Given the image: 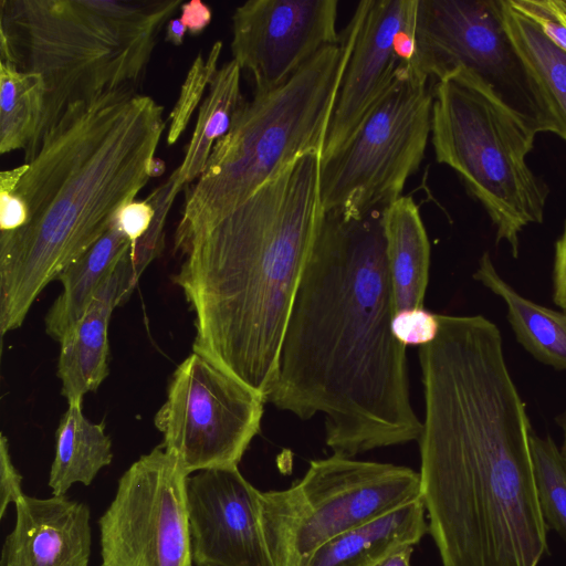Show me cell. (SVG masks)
Listing matches in <instances>:
<instances>
[{
    "instance_id": "obj_1",
    "label": "cell",
    "mask_w": 566,
    "mask_h": 566,
    "mask_svg": "<svg viewBox=\"0 0 566 566\" xmlns=\"http://www.w3.org/2000/svg\"><path fill=\"white\" fill-rule=\"evenodd\" d=\"M421 497L442 566H538L549 555L526 407L499 327L439 315L420 347Z\"/></svg>"
},
{
    "instance_id": "obj_2",
    "label": "cell",
    "mask_w": 566,
    "mask_h": 566,
    "mask_svg": "<svg viewBox=\"0 0 566 566\" xmlns=\"http://www.w3.org/2000/svg\"><path fill=\"white\" fill-rule=\"evenodd\" d=\"M381 213L323 211L266 398L303 420L323 415L327 447L348 458L418 441L422 431L406 347L391 329Z\"/></svg>"
},
{
    "instance_id": "obj_3",
    "label": "cell",
    "mask_w": 566,
    "mask_h": 566,
    "mask_svg": "<svg viewBox=\"0 0 566 566\" xmlns=\"http://www.w3.org/2000/svg\"><path fill=\"white\" fill-rule=\"evenodd\" d=\"M164 107L123 86L69 105L34 156L0 174L28 210L0 234V332L19 328L39 294L107 231L118 210L165 171L155 154Z\"/></svg>"
},
{
    "instance_id": "obj_4",
    "label": "cell",
    "mask_w": 566,
    "mask_h": 566,
    "mask_svg": "<svg viewBox=\"0 0 566 566\" xmlns=\"http://www.w3.org/2000/svg\"><path fill=\"white\" fill-rule=\"evenodd\" d=\"M321 157H300L218 222L174 243V281L195 313L193 352L265 402L323 217Z\"/></svg>"
},
{
    "instance_id": "obj_5",
    "label": "cell",
    "mask_w": 566,
    "mask_h": 566,
    "mask_svg": "<svg viewBox=\"0 0 566 566\" xmlns=\"http://www.w3.org/2000/svg\"><path fill=\"white\" fill-rule=\"evenodd\" d=\"M180 0H1L0 61L40 74L45 106L34 144L65 108L123 86L144 74L158 34Z\"/></svg>"
},
{
    "instance_id": "obj_6",
    "label": "cell",
    "mask_w": 566,
    "mask_h": 566,
    "mask_svg": "<svg viewBox=\"0 0 566 566\" xmlns=\"http://www.w3.org/2000/svg\"><path fill=\"white\" fill-rule=\"evenodd\" d=\"M356 28L353 13L338 43L283 85L241 103L203 171L187 187L174 243L218 222L294 160L322 154Z\"/></svg>"
},
{
    "instance_id": "obj_7",
    "label": "cell",
    "mask_w": 566,
    "mask_h": 566,
    "mask_svg": "<svg viewBox=\"0 0 566 566\" xmlns=\"http://www.w3.org/2000/svg\"><path fill=\"white\" fill-rule=\"evenodd\" d=\"M535 134L473 76L458 70L433 88L431 143L486 210L496 241L518 255L520 234L541 223L548 188L526 164Z\"/></svg>"
},
{
    "instance_id": "obj_8",
    "label": "cell",
    "mask_w": 566,
    "mask_h": 566,
    "mask_svg": "<svg viewBox=\"0 0 566 566\" xmlns=\"http://www.w3.org/2000/svg\"><path fill=\"white\" fill-rule=\"evenodd\" d=\"M421 497L419 472L339 454L313 460L292 486L260 493L274 566H301L334 537Z\"/></svg>"
},
{
    "instance_id": "obj_9",
    "label": "cell",
    "mask_w": 566,
    "mask_h": 566,
    "mask_svg": "<svg viewBox=\"0 0 566 566\" xmlns=\"http://www.w3.org/2000/svg\"><path fill=\"white\" fill-rule=\"evenodd\" d=\"M504 7L505 0H416L411 67L437 81L465 71L533 134L559 135L549 101L507 30Z\"/></svg>"
},
{
    "instance_id": "obj_10",
    "label": "cell",
    "mask_w": 566,
    "mask_h": 566,
    "mask_svg": "<svg viewBox=\"0 0 566 566\" xmlns=\"http://www.w3.org/2000/svg\"><path fill=\"white\" fill-rule=\"evenodd\" d=\"M430 78L406 66L333 156L321 160L324 212L360 217L401 197L431 135Z\"/></svg>"
},
{
    "instance_id": "obj_11",
    "label": "cell",
    "mask_w": 566,
    "mask_h": 566,
    "mask_svg": "<svg viewBox=\"0 0 566 566\" xmlns=\"http://www.w3.org/2000/svg\"><path fill=\"white\" fill-rule=\"evenodd\" d=\"M265 401L203 355L174 371L154 422L185 472L238 467L261 430Z\"/></svg>"
},
{
    "instance_id": "obj_12",
    "label": "cell",
    "mask_w": 566,
    "mask_h": 566,
    "mask_svg": "<svg viewBox=\"0 0 566 566\" xmlns=\"http://www.w3.org/2000/svg\"><path fill=\"white\" fill-rule=\"evenodd\" d=\"M188 476L161 444L126 470L98 520L101 566H193Z\"/></svg>"
},
{
    "instance_id": "obj_13",
    "label": "cell",
    "mask_w": 566,
    "mask_h": 566,
    "mask_svg": "<svg viewBox=\"0 0 566 566\" xmlns=\"http://www.w3.org/2000/svg\"><path fill=\"white\" fill-rule=\"evenodd\" d=\"M337 0H250L232 14L231 52L254 93L289 81L323 49L340 40Z\"/></svg>"
},
{
    "instance_id": "obj_14",
    "label": "cell",
    "mask_w": 566,
    "mask_h": 566,
    "mask_svg": "<svg viewBox=\"0 0 566 566\" xmlns=\"http://www.w3.org/2000/svg\"><path fill=\"white\" fill-rule=\"evenodd\" d=\"M416 0H364L354 11L356 34L344 70L321 160L338 151L411 65Z\"/></svg>"
},
{
    "instance_id": "obj_15",
    "label": "cell",
    "mask_w": 566,
    "mask_h": 566,
    "mask_svg": "<svg viewBox=\"0 0 566 566\" xmlns=\"http://www.w3.org/2000/svg\"><path fill=\"white\" fill-rule=\"evenodd\" d=\"M260 493L238 467L188 476L193 566H274L262 530Z\"/></svg>"
},
{
    "instance_id": "obj_16",
    "label": "cell",
    "mask_w": 566,
    "mask_h": 566,
    "mask_svg": "<svg viewBox=\"0 0 566 566\" xmlns=\"http://www.w3.org/2000/svg\"><path fill=\"white\" fill-rule=\"evenodd\" d=\"M15 524L6 537L1 566H88L90 509L66 495L15 503Z\"/></svg>"
},
{
    "instance_id": "obj_17",
    "label": "cell",
    "mask_w": 566,
    "mask_h": 566,
    "mask_svg": "<svg viewBox=\"0 0 566 566\" xmlns=\"http://www.w3.org/2000/svg\"><path fill=\"white\" fill-rule=\"evenodd\" d=\"M126 254L99 285L85 313L59 342L57 376L69 405L82 403L83 397L97 390L108 375L111 315L128 300Z\"/></svg>"
},
{
    "instance_id": "obj_18",
    "label": "cell",
    "mask_w": 566,
    "mask_h": 566,
    "mask_svg": "<svg viewBox=\"0 0 566 566\" xmlns=\"http://www.w3.org/2000/svg\"><path fill=\"white\" fill-rule=\"evenodd\" d=\"M381 222L396 313L423 307L430 243L419 206L401 196L382 210Z\"/></svg>"
},
{
    "instance_id": "obj_19",
    "label": "cell",
    "mask_w": 566,
    "mask_h": 566,
    "mask_svg": "<svg viewBox=\"0 0 566 566\" xmlns=\"http://www.w3.org/2000/svg\"><path fill=\"white\" fill-rule=\"evenodd\" d=\"M429 533L422 497L349 530L307 556L301 566H374L401 545Z\"/></svg>"
},
{
    "instance_id": "obj_20",
    "label": "cell",
    "mask_w": 566,
    "mask_h": 566,
    "mask_svg": "<svg viewBox=\"0 0 566 566\" xmlns=\"http://www.w3.org/2000/svg\"><path fill=\"white\" fill-rule=\"evenodd\" d=\"M473 279L501 297L507 306V319L517 342L538 361L566 370V313L524 297L496 271L490 253L484 252Z\"/></svg>"
},
{
    "instance_id": "obj_21",
    "label": "cell",
    "mask_w": 566,
    "mask_h": 566,
    "mask_svg": "<svg viewBox=\"0 0 566 566\" xmlns=\"http://www.w3.org/2000/svg\"><path fill=\"white\" fill-rule=\"evenodd\" d=\"M130 248V241L113 220L99 240L59 275L62 292L44 318L49 336L60 342L85 313L99 285Z\"/></svg>"
},
{
    "instance_id": "obj_22",
    "label": "cell",
    "mask_w": 566,
    "mask_h": 566,
    "mask_svg": "<svg viewBox=\"0 0 566 566\" xmlns=\"http://www.w3.org/2000/svg\"><path fill=\"white\" fill-rule=\"evenodd\" d=\"M241 67L234 60L218 69L199 107L196 127L179 167L168 179L174 197L196 181L203 171L214 144L230 129L243 102Z\"/></svg>"
},
{
    "instance_id": "obj_23",
    "label": "cell",
    "mask_w": 566,
    "mask_h": 566,
    "mask_svg": "<svg viewBox=\"0 0 566 566\" xmlns=\"http://www.w3.org/2000/svg\"><path fill=\"white\" fill-rule=\"evenodd\" d=\"M112 459V441L104 422L93 423L85 418L82 403L69 405L55 432V455L49 475L52 494L65 495L75 483L88 486Z\"/></svg>"
},
{
    "instance_id": "obj_24",
    "label": "cell",
    "mask_w": 566,
    "mask_h": 566,
    "mask_svg": "<svg viewBox=\"0 0 566 566\" xmlns=\"http://www.w3.org/2000/svg\"><path fill=\"white\" fill-rule=\"evenodd\" d=\"M40 74L0 61V153L28 150L35 142L45 106Z\"/></svg>"
},
{
    "instance_id": "obj_25",
    "label": "cell",
    "mask_w": 566,
    "mask_h": 566,
    "mask_svg": "<svg viewBox=\"0 0 566 566\" xmlns=\"http://www.w3.org/2000/svg\"><path fill=\"white\" fill-rule=\"evenodd\" d=\"M507 30L543 87L566 140V51L554 44L527 17L505 0Z\"/></svg>"
},
{
    "instance_id": "obj_26",
    "label": "cell",
    "mask_w": 566,
    "mask_h": 566,
    "mask_svg": "<svg viewBox=\"0 0 566 566\" xmlns=\"http://www.w3.org/2000/svg\"><path fill=\"white\" fill-rule=\"evenodd\" d=\"M531 452L541 511L548 530L566 541V459L549 434H531Z\"/></svg>"
},
{
    "instance_id": "obj_27",
    "label": "cell",
    "mask_w": 566,
    "mask_h": 566,
    "mask_svg": "<svg viewBox=\"0 0 566 566\" xmlns=\"http://www.w3.org/2000/svg\"><path fill=\"white\" fill-rule=\"evenodd\" d=\"M222 50V42L217 41L206 57L198 54L193 61L186 81L180 91L178 102L170 114V125L167 142L174 145L187 127L195 108L203 95L207 86L210 85L218 71V61Z\"/></svg>"
},
{
    "instance_id": "obj_28",
    "label": "cell",
    "mask_w": 566,
    "mask_h": 566,
    "mask_svg": "<svg viewBox=\"0 0 566 566\" xmlns=\"http://www.w3.org/2000/svg\"><path fill=\"white\" fill-rule=\"evenodd\" d=\"M176 197L170 193V184L165 181L147 199L156 210L155 218L145 235L127 253L129 287L133 292L142 273L164 248V227Z\"/></svg>"
},
{
    "instance_id": "obj_29",
    "label": "cell",
    "mask_w": 566,
    "mask_h": 566,
    "mask_svg": "<svg viewBox=\"0 0 566 566\" xmlns=\"http://www.w3.org/2000/svg\"><path fill=\"white\" fill-rule=\"evenodd\" d=\"M391 329L396 339L405 347H422L437 337L439 317L423 307L403 310L395 314Z\"/></svg>"
},
{
    "instance_id": "obj_30",
    "label": "cell",
    "mask_w": 566,
    "mask_h": 566,
    "mask_svg": "<svg viewBox=\"0 0 566 566\" xmlns=\"http://www.w3.org/2000/svg\"><path fill=\"white\" fill-rule=\"evenodd\" d=\"M510 4L531 19L558 48L566 51V22L555 0H509Z\"/></svg>"
},
{
    "instance_id": "obj_31",
    "label": "cell",
    "mask_w": 566,
    "mask_h": 566,
    "mask_svg": "<svg viewBox=\"0 0 566 566\" xmlns=\"http://www.w3.org/2000/svg\"><path fill=\"white\" fill-rule=\"evenodd\" d=\"M156 210L146 198L143 201H132L122 207L114 220L128 238L132 248L145 235L151 226Z\"/></svg>"
},
{
    "instance_id": "obj_32",
    "label": "cell",
    "mask_w": 566,
    "mask_h": 566,
    "mask_svg": "<svg viewBox=\"0 0 566 566\" xmlns=\"http://www.w3.org/2000/svg\"><path fill=\"white\" fill-rule=\"evenodd\" d=\"M22 475L11 461L9 441L4 434L0 439V517L9 503H15L22 495Z\"/></svg>"
},
{
    "instance_id": "obj_33",
    "label": "cell",
    "mask_w": 566,
    "mask_h": 566,
    "mask_svg": "<svg viewBox=\"0 0 566 566\" xmlns=\"http://www.w3.org/2000/svg\"><path fill=\"white\" fill-rule=\"evenodd\" d=\"M28 220V210L14 193L0 190V229L1 232L13 231Z\"/></svg>"
},
{
    "instance_id": "obj_34",
    "label": "cell",
    "mask_w": 566,
    "mask_h": 566,
    "mask_svg": "<svg viewBox=\"0 0 566 566\" xmlns=\"http://www.w3.org/2000/svg\"><path fill=\"white\" fill-rule=\"evenodd\" d=\"M553 301L566 313V223L555 244L553 263Z\"/></svg>"
},
{
    "instance_id": "obj_35",
    "label": "cell",
    "mask_w": 566,
    "mask_h": 566,
    "mask_svg": "<svg viewBox=\"0 0 566 566\" xmlns=\"http://www.w3.org/2000/svg\"><path fill=\"white\" fill-rule=\"evenodd\" d=\"M180 21L191 35L201 33L212 19L211 9L200 0H191L180 6Z\"/></svg>"
},
{
    "instance_id": "obj_36",
    "label": "cell",
    "mask_w": 566,
    "mask_h": 566,
    "mask_svg": "<svg viewBox=\"0 0 566 566\" xmlns=\"http://www.w3.org/2000/svg\"><path fill=\"white\" fill-rule=\"evenodd\" d=\"M412 553L413 545H401L378 560L374 566H411Z\"/></svg>"
},
{
    "instance_id": "obj_37",
    "label": "cell",
    "mask_w": 566,
    "mask_h": 566,
    "mask_svg": "<svg viewBox=\"0 0 566 566\" xmlns=\"http://www.w3.org/2000/svg\"><path fill=\"white\" fill-rule=\"evenodd\" d=\"M186 31L187 28L182 24L180 19H170L166 25L165 41L177 46L181 45Z\"/></svg>"
},
{
    "instance_id": "obj_38",
    "label": "cell",
    "mask_w": 566,
    "mask_h": 566,
    "mask_svg": "<svg viewBox=\"0 0 566 566\" xmlns=\"http://www.w3.org/2000/svg\"><path fill=\"white\" fill-rule=\"evenodd\" d=\"M556 422L563 430V443L560 447V452L566 459V410L557 417Z\"/></svg>"
},
{
    "instance_id": "obj_39",
    "label": "cell",
    "mask_w": 566,
    "mask_h": 566,
    "mask_svg": "<svg viewBox=\"0 0 566 566\" xmlns=\"http://www.w3.org/2000/svg\"><path fill=\"white\" fill-rule=\"evenodd\" d=\"M555 4L557 7V10L559 11L560 15L566 22V0H555Z\"/></svg>"
}]
</instances>
